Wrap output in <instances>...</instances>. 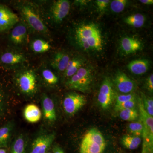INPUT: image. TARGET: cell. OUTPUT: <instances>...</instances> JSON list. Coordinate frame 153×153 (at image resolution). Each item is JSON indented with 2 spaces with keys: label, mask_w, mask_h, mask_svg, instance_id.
<instances>
[{
  "label": "cell",
  "mask_w": 153,
  "mask_h": 153,
  "mask_svg": "<svg viewBox=\"0 0 153 153\" xmlns=\"http://www.w3.org/2000/svg\"><path fill=\"white\" fill-rule=\"evenodd\" d=\"M19 22L16 14L7 6L0 4V33L11 30Z\"/></svg>",
  "instance_id": "30bf717a"
},
{
  "label": "cell",
  "mask_w": 153,
  "mask_h": 153,
  "mask_svg": "<svg viewBox=\"0 0 153 153\" xmlns=\"http://www.w3.org/2000/svg\"><path fill=\"white\" fill-rule=\"evenodd\" d=\"M92 81L91 69L82 67L73 76L68 78L66 85L69 89L87 93L90 90Z\"/></svg>",
  "instance_id": "277c9868"
},
{
  "label": "cell",
  "mask_w": 153,
  "mask_h": 153,
  "mask_svg": "<svg viewBox=\"0 0 153 153\" xmlns=\"http://www.w3.org/2000/svg\"><path fill=\"white\" fill-rule=\"evenodd\" d=\"M113 83L119 91L126 94L132 93L136 88L135 82L122 71H118L116 73L113 79Z\"/></svg>",
  "instance_id": "7c38bea8"
},
{
  "label": "cell",
  "mask_w": 153,
  "mask_h": 153,
  "mask_svg": "<svg viewBox=\"0 0 153 153\" xmlns=\"http://www.w3.org/2000/svg\"><path fill=\"white\" fill-rule=\"evenodd\" d=\"M110 2L111 1L109 0H97L95 1L96 5L100 12L104 11Z\"/></svg>",
  "instance_id": "d6a6232c"
},
{
  "label": "cell",
  "mask_w": 153,
  "mask_h": 153,
  "mask_svg": "<svg viewBox=\"0 0 153 153\" xmlns=\"http://www.w3.org/2000/svg\"><path fill=\"white\" fill-rule=\"evenodd\" d=\"M27 38V27L25 23L20 22L14 26L9 36L10 41L17 46H21L25 44Z\"/></svg>",
  "instance_id": "4fadbf2b"
},
{
  "label": "cell",
  "mask_w": 153,
  "mask_h": 153,
  "mask_svg": "<svg viewBox=\"0 0 153 153\" xmlns=\"http://www.w3.org/2000/svg\"><path fill=\"white\" fill-rule=\"evenodd\" d=\"M20 90L27 95H33L37 91V76L35 71L28 69L21 72L17 79Z\"/></svg>",
  "instance_id": "5b68a950"
},
{
  "label": "cell",
  "mask_w": 153,
  "mask_h": 153,
  "mask_svg": "<svg viewBox=\"0 0 153 153\" xmlns=\"http://www.w3.org/2000/svg\"><path fill=\"white\" fill-rule=\"evenodd\" d=\"M26 60L22 53L15 52H7L1 55L0 61L3 64L10 66H16L24 63Z\"/></svg>",
  "instance_id": "2e32d148"
},
{
  "label": "cell",
  "mask_w": 153,
  "mask_h": 153,
  "mask_svg": "<svg viewBox=\"0 0 153 153\" xmlns=\"http://www.w3.org/2000/svg\"><path fill=\"white\" fill-rule=\"evenodd\" d=\"M121 47L126 55L142 50L143 44L138 39L131 37H124L121 41Z\"/></svg>",
  "instance_id": "9a60e30c"
},
{
  "label": "cell",
  "mask_w": 153,
  "mask_h": 153,
  "mask_svg": "<svg viewBox=\"0 0 153 153\" xmlns=\"http://www.w3.org/2000/svg\"><path fill=\"white\" fill-rule=\"evenodd\" d=\"M84 64L83 59L75 57L70 59L68 65L63 72L64 77L69 78L77 72Z\"/></svg>",
  "instance_id": "44dd1931"
},
{
  "label": "cell",
  "mask_w": 153,
  "mask_h": 153,
  "mask_svg": "<svg viewBox=\"0 0 153 153\" xmlns=\"http://www.w3.org/2000/svg\"><path fill=\"white\" fill-rule=\"evenodd\" d=\"M70 10V3L68 0L54 1L49 7V18L55 24H60L67 16Z\"/></svg>",
  "instance_id": "ba28073f"
},
{
  "label": "cell",
  "mask_w": 153,
  "mask_h": 153,
  "mask_svg": "<svg viewBox=\"0 0 153 153\" xmlns=\"http://www.w3.org/2000/svg\"><path fill=\"white\" fill-rule=\"evenodd\" d=\"M0 153H7V152L4 149L0 148Z\"/></svg>",
  "instance_id": "8d00e7d4"
},
{
  "label": "cell",
  "mask_w": 153,
  "mask_h": 153,
  "mask_svg": "<svg viewBox=\"0 0 153 153\" xmlns=\"http://www.w3.org/2000/svg\"><path fill=\"white\" fill-rule=\"evenodd\" d=\"M141 142V137L131 134L125 135L121 139V143L123 146L126 149L131 150L138 148Z\"/></svg>",
  "instance_id": "7402d4cb"
},
{
  "label": "cell",
  "mask_w": 153,
  "mask_h": 153,
  "mask_svg": "<svg viewBox=\"0 0 153 153\" xmlns=\"http://www.w3.org/2000/svg\"><path fill=\"white\" fill-rule=\"evenodd\" d=\"M42 105L44 118L50 122L55 121L57 119V114L55 104L52 99L44 94L42 97Z\"/></svg>",
  "instance_id": "5bb4252c"
},
{
  "label": "cell",
  "mask_w": 153,
  "mask_h": 153,
  "mask_svg": "<svg viewBox=\"0 0 153 153\" xmlns=\"http://www.w3.org/2000/svg\"><path fill=\"white\" fill-rule=\"evenodd\" d=\"M150 63L146 59H139L132 60L127 65V68L133 74L142 75L149 70Z\"/></svg>",
  "instance_id": "ac0fdd59"
},
{
  "label": "cell",
  "mask_w": 153,
  "mask_h": 153,
  "mask_svg": "<svg viewBox=\"0 0 153 153\" xmlns=\"http://www.w3.org/2000/svg\"><path fill=\"white\" fill-rule=\"evenodd\" d=\"M140 1L144 4L152 5L153 4V0H140Z\"/></svg>",
  "instance_id": "d590c367"
},
{
  "label": "cell",
  "mask_w": 153,
  "mask_h": 153,
  "mask_svg": "<svg viewBox=\"0 0 153 153\" xmlns=\"http://www.w3.org/2000/svg\"><path fill=\"white\" fill-rule=\"evenodd\" d=\"M76 44L86 50L100 51L103 47V40L98 26L93 23L77 26L74 33Z\"/></svg>",
  "instance_id": "6da1fadb"
},
{
  "label": "cell",
  "mask_w": 153,
  "mask_h": 153,
  "mask_svg": "<svg viewBox=\"0 0 153 153\" xmlns=\"http://www.w3.org/2000/svg\"><path fill=\"white\" fill-rule=\"evenodd\" d=\"M142 97L143 106L147 112L151 116L153 117V100L152 97H149L142 93Z\"/></svg>",
  "instance_id": "f1b7e54d"
},
{
  "label": "cell",
  "mask_w": 153,
  "mask_h": 153,
  "mask_svg": "<svg viewBox=\"0 0 153 153\" xmlns=\"http://www.w3.org/2000/svg\"><path fill=\"white\" fill-rule=\"evenodd\" d=\"M106 146V141L97 129H90L81 141L79 153H103Z\"/></svg>",
  "instance_id": "3957f363"
},
{
  "label": "cell",
  "mask_w": 153,
  "mask_h": 153,
  "mask_svg": "<svg viewBox=\"0 0 153 153\" xmlns=\"http://www.w3.org/2000/svg\"><path fill=\"white\" fill-rule=\"evenodd\" d=\"M136 99L133 100L123 102L120 104H115L114 110L115 111L119 112L123 110L136 108Z\"/></svg>",
  "instance_id": "4dcf8cb0"
},
{
  "label": "cell",
  "mask_w": 153,
  "mask_h": 153,
  "mask_svg": "<svg viewBox=\"0 0 153 153\" xmlns=\"http://www.w3.org/2000/svg\"><path fill=\"white\" fill-rule=\"evenodd\" d=\"M53 153H65L62 148L58 146H55L53 148Z\"/></svg>",
  "instance_id": "e575fe53"
},
{
  "label": "cell",
  "mask_w": 153,
  "mask_h": 153,
  "mask_svg": "<svg viewBox=\"0 0 153 153\" xmlns=\"http://www.w3.org/2000/svg\"><path fill=\"white\" fill-rule=\"evenodd\" d=\"M146 86L147 90L151 93L153 91V74H151L146 80Z\"/></svg>",
  "instance_id": "836d02e7"
},
{
  "label": "cell",
  "mask_w": 153,
  "mask_h": 153,
  "mask_svg": "<svg viewBox=\"0 0 153 153\" xmlns=\"http://www.w3.org/2000/svg\"><path fill=\"white\" fill-rule=\"evenodd\" d=\"M138 105L140 119L142 122L143 126V143L153 144V117L150 115L145 110L141 98L139 99Z\"/></svg>",
  "instance_id": "9c48e42d"
},
{
  "label": "cell",
  "mask_w": 153,
  "mask_h": 153,
  "mask_svg": "<svg viewBox=\"0 0 153 153\" xmlns=\"http://www.w3.org/2000/svg\"><path fill=\"white\" fill-rule=\"evenodd\" d=\"M17 9L25 21V24L34 32L46 34L49 32L47 26L41 16L38 9L30 2H21L17 5Z\"/></svg>",
  "instance_id": "7a4b0ae2"
},
{
  "label": "cell",
  "mask_w": 153,
  "mask_h": 153,
  "mask_svg": "<svg viewBox=\"0 0 153 153\" xmlns=\"http://www.w3.org/2000/svg\"><path fill=\"white\" fill-rule=\"evenodd\" d=\"M143 126L140 120L138 121L134 122L129 124L128 130L130 134L141 137L142 136Z\"/></svg>",
  "instance_id": "4316f807"
},
{
  "label": "cell",
  "mask_w": 153,
  "mask_h": 153,
  "mask_svg": "<svg viewBox=\"0 0 153 153\" xmlns=\"http://www.w3.org/2000/svg\"><path fill=\"white\" fill-rule=\"evenodd\" d=\"M87 102L85 95L76 93L70 92L66 94L63 101V107L66 114L73 116L78 112Z\"/></svg>",
  "instance_id": "52a82bcc"
},
{
  "label": "cell",
  "mask_w": 153,
  "mask_h": 153,
  "mask_svg": "<svg viewBox=\"0 0 153 153\" xmlns=\"http://www.w3.org/2000/svg\"><path fill=\"white\" fill-rule=\"evenodd\" d=\"M70 59V56L66 52H57L51 61V66L57 71L64 72Z\"/></svg>",
  "instance_id": "e0dca14e"
},
{
  "label": "cell",
  "mask_w": 153,
  "mask_h": 153,
  "mask_svg": "<svg viewBox=\"0 0 153 153\" xmlns=\"http://www.w3.org/2000/svg\"><path fill=\"white\" fill-rule=\"evenodd\" d=\"M30 47L35 53H44L49 51L51 49V46L48 41L38 38L31 42Z\"/></svg>",
  "instance_id": "603a6c76"
},
{
  "label": "cell",
  "mask_w": 153,
  "mask_h": 153,
  "mask_svg": "<svg viewBox=\"0 0 153 153\" xmlns=\"http://www.w3.org/2000/svg\"><path fill=\"white\" fill-rule=\"evenodd\" d=\"M51 153L49 152V153Z\"/></svg>",
  "instance_id": "74e56055"
},
{
  "label": "cell",
  "mask_w": 153,
  "mask_h": 153,
  "mask_svg": "<svg viewBox=\"0 0 153 153\" xmlns=\"http://www.w3.org/2000/svg\"><path fill=\"white\" fill-rule=\"evenodd\" d=\"M55 138V133L40 135L33 141L30 153H47Z\"/></svg>",
  "instance_id": "8fae6325"
},
{
  "label": "cell",
  "mask_w": 153,
  "mask_h": 153,
  "mask_svg": "<svg viewBox=\"0 0 153 153\" xmlns=\"http://www.w3.org/2000/svg\"><path fill=\"white\" fill-rule=\"evenodd\" d=\"M27 140L26 137L23 134H20L12 145L11 153H26Z\"/></svg>",
  "instance_id": "d4e9b609"
},
{
  "label": "cell",
  "mask_w": 153,
  "mask_h": 153,
  "mask_svg": "<svg viewBox=\"0 0 153 153\" xmlns=\"http://www.w3.org/2000/svg\"><path fill=\"white\" fill-rule=\"evenodd\" d=\"M127 3V0H114L111 3V9L114 13H120L124 10Z\"/></svg>",
  "instance_id": "f546056e"
},
{
  "label": "cell",
  "mask_w": 153,
  "mask_h": 153,
  "mask_svg": "<svg viewBox=\"0 0 153 153\" xmlns=\"http://www.w3.org/2000/svg\"><path fill=\"white\" fill-rule=\"evenodd\" d=\"M146 18L141 14L131 15L124 19L125 23L135 28L141 27L144 25Z\"/></svg>",
  "instance_id": "cb8c5ba5"
},
{
  "label": "cell",
  "mask_w": 153,
  "mask_h": 153,
  "mask_svg": "<svg viewBox=\"0 0 153 153\" xmlns=\"http://www.w3.org/2000/svg\"><path fill=\"white\" fill-rule=\"evenodd\" d=\"M42 76L44 81L49 85H55L58 82V78L50 69L45 68L42 71Z\"/></svg>",
  "instance_id": "83f0119b"
},
{
  "label": "cell",
  "mask_w": 153,
  "mask_h": 153,
  "mask_svg": "<svg viewBox=\"0 0 153 153\" xmlns=\"http://www.w3.org/2000/svg\"><path fill=\"white\" fill-rule=\"evenodd\" d=\"M119 116L123 120L134 121L137 119V118L139 116V114L136 108H130L120 111Z\"/></svg>",
  "instance_id": "484cf974"
},
{
  "label": "cell",
  "mask_w": 153,
  "mask_h": 153,
  "mask_svg": "<svg viewBox=\"0 0 153 153\" xmlns=\"http://www.w3.org/2000/svg\"><path fill=\"white\" fill-rule=\"evenodd\" d=\"M25 119L30 123H36L41 120L42 113L41 110L36 105H28L24 111Z\"/></svg>",
  "instance_id": "d6986e66"
},
{
  "label": "cell",
  "mask_w": 153,
  "mask_h": 153,
  "mask_svg": "<svg viewBox=\"0 0 153 153\" xmlns=\"http://www.w3.org/2000/svg\"><path fill=\"white\" fill-rule=\"evenodd\" d=\"M14 123L10 122L0 128V147H7L13 130Z\"/></svg>",
  "instance_id": "ffe728a7"
},
{
  "label": "cell",
  "mask_w": 153,
  "mask_h": 153,
  "mask_svg": "<svg viewBox=\"0 0 153 153\" xmlns=\"http://www.w3.org/2000/svg\"><path fill=\"white\" fill-rule=\"evenodd\" d=\"M116 95L112 81L109 77H105L100 86L97 98L102 108L108 109L113 104Z\"/></svg>",
  "instance_id": "8992f818"
},
{
  "label": "cell",
  "mask_w": 153,
  "mask_h": 153,
  "mask_svg": "<svg viewBox=\"0 0 153 153\" xmlns=\"http://www.w3.org/2000/svg\"><path fill=\"white\" fill-rule=\"evenodd\" d=\"M135 99H136L135 95L132 93L120 95H117L116 94L115 99V104H120L125 102Z\"/></svg>",
  "instance_id": "1f68e13d"
}]
</instances>
